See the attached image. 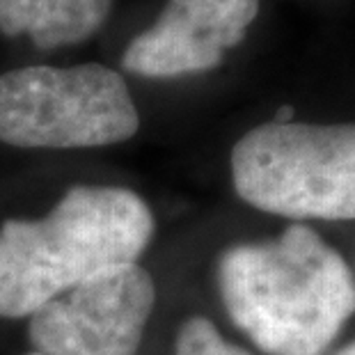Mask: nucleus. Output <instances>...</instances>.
Instances as JSON below:
<instances>
[{
	"label": "nucleus",
	"mask_w": 355,
	"mask_h": 355,
	"mask_svg": "<svg viewBox=\"0 0 355 355\" xmlns=\"http://www.w3.org/2000/svg\"><path fill=\"white\" fill-rule=\"evenodd\" d=\"M218 289L234 326L268 355H321L355 314L349 263L305 225L225 250Z\"/></svg>",
	"instance_id": "obj_1"
},
{
	"label": "nucleus",
	"mask_w": 355,
	"mask_h": 355,
	"mask_svg": "<svg viewBox=\"0 0 355 355\" xmlns=\"http://www.w3.org/2000/svg\"><path fill=\"white\" fill-rule=\"evenodd\" d=\"M154 234L128 188L73 186L40 220L0 227V316L24 319L60 293L138 263Z\"/></svg>",
	"instance_id": "obj_2"
},
{
	"label": "nucleus",
	"mask_w": 355,
	"mask_h": 355,
	"mask_svg": "<svg viewBox=\"0 0 355 355\" xmlns=\"http://www.w3.org/2000/svg\"><path fill=\"white\" fill-rule=\"evenodd\" d=\"M234 191L293 220H355V124H261L232 152Z\"/></svg>",
	"instance_id": "obj_3"
},
{
	"label": "nucleus",
	"mask_w": 355,
	"mask_h": 355,
	"mask_svg": "<svg viewBox=\"0 0 355 355\" xmlns=\"http://www.w3.org/2000/svg\"><path fill=\"white\" fill-rule=\"evenodd\" d=\"M140 115L126 80L103 64L24 67L0 76V142L87 149L131 140Z\"/></svg>",
	"instance_id": "obj_4"
},
{
	"label": "nucleus",
	"mask_w": 355,
	"mask_h": 355,
	"mask_svg": "<svg viewBox=\"0 0 355 355\" xmlns=\"http://www.w3.org/2000/svg\"><path fill=\"white\" fill-rule=\"evenodd\" d=\"M156 303L145 268H119L35 309L28 335L42 355H135Z\"/></svg>",
	"instance_id": "obj_5"
},
{
	"label": "nucleus",
	"mask_w": 355,
	"mask_h": 355,
	"mask_svg": "<svg viewBox=\"0 0 355 355\" xmlns=\"http://www.w3.org/2000/svg\"><path fill=\"white\" fill-rule=\"evenodd\" d=\"M259 0H168L156 24L124 53V69L145 78H177L216 69L245 40Z\"/></svg>",
	"instance_id": "obj_6"
},
{
	"label": "nucleus",
	"mask_w": 355,
	"mask_h": 355,
	"mask_svg": "<svg viewBox=\"0 0 355 355\" xmlns=\"http://www.w3.org/2000/svg\"><path fill=\"white\" fill-rule=\"evenodd\" d=\"M112 0H0V33L28 35L51 51L85 42L110 14Z\"/></svg>",
	"instance_id": "obj_7"
},
{
	"label": "nucleus",
	"mask_w": 355,
	"mask_h": 355,
	"mask_svg": "<svg viewBox=\"0 0 355 355\" xmlns=\"http://www.w3.org/2000/svg\"><path fill=\"white\" fill-rule=\"evenodd\" d=\"M175 355H252L236 344H230L218 328L204 316H191L179 328Z\"/></svg>",
	"instance_id": "obj_8"
},
{
	"label": "nucleus",
	"mask_w": 355,
	"mask_h": 355,
	"mask_svg": "<svg viewBox=\"0 0 355 355\" xmlns=\"http://www.w3.org/2000/svg\"><path fill=\"white\" fill-rule=\"evenodd\" d=\"M293 115H296V110H293L291 105H282V108L275 112L273 122L275 124H289V122H293Z\"/></svg>",
	"instance_id": "obj_9"
},
{
	"label": "nucleus",
	"mask_w": 355,
	"mask_h": 355,
	"mask_svg": "<svg viewBox=\"0 0 355 355\" xmlns=\"http://www.w3.org/2000/svg\"><path fill=\"white\" fill-rule=\"evenodd\" d=\"M337 355H355V342L346 346V349H342V351H339Z\"/></svg>",
	"instance_id": "obj_10"
},
{
	"label": "nucleus",
	"mask_w": 355,
	"mask_h": 355,
	"mask_svg": "<svg viewBox=\"0 0 355 355\" xmlns=\"http://www.w3.org/2000/svg\"><path fill=\"white\" fill-rule=\"evenodd\" d=\"M28 355H42V353H37V351H33V353H28Z\"/></svg>",
	"instance_id": "obj_11"
}]
</instances>
